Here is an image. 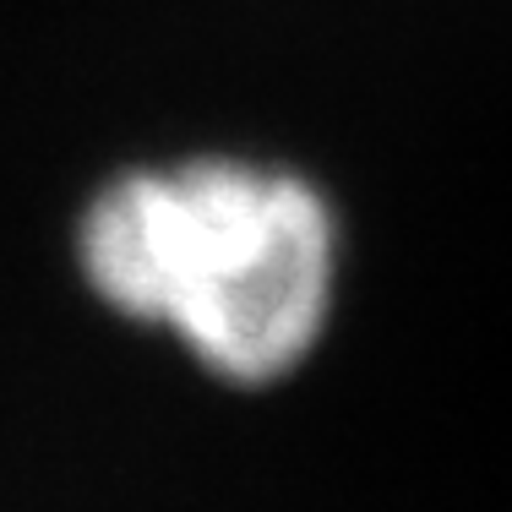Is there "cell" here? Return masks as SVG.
Here are the masks:
<instances>
[{
	"instance_id": "1",
	"label": "cell",
	"mask_w": 512,
	"mask_h": 512,
	"mask_svg": "<svg viewBox=\"0 0 512 512\" xmlns=\"http://www.w3.org/2000/svg\"><path fill=\"white\" fill-rule=\"evenodd\" d=\"M82 267L115 311L180 333L207 371L273 382L333 300V218L295 175L180 164L126 175L82 224Z\"/></svg>"
}]
</instances>
